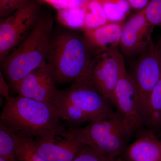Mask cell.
I'll use <instances>...</instances> for the list:
<instances>
[{
  "label": "cell",
  "mask_w": 161,
  "mask_h": 161,
  "mask_svg": "<svg viewBox=\"0 0 161 161\" xmlns=\"http://www.w3.org/2000/svg\"><path fill=\"white\" fill-rule=\"evenodd\" d=\"M81 5L85 15L83 30L96 28L109 23L98 0H84Z\"/></svg>",
  "instance_id": "2e32d148"
},
{
  "label": "cell",
  "mask_w": 161,
  "mask_h": 161,
  "mask_svg": "<svg viewBox=\"0 0 161 161\" xmlns=\"http://www.w3.org/2000/svg\"><path fill=\"white\" fill-rule=\"evenodd\" d=\"M53 28L51 16L40 14L26 37L1 63L2 72L14 91L26 76L46 64Z\"/></svg>",
  "instance_id": "7a4b0ae2"
},
{
  "label": "cell",
  "mask_w": 161,
  "mask_h": 161,
  "mask_svg": "<svg viewBox=\"0 0 161 161\" xmlns=\"http://www.w3.org/2000/svg\"><path fill=\"white\" fill-rule=\"evenodd\" d=\"M68 131L86 146L111 159L124 153L133 136L118 111L109 118L93 122L83 128H69Z\"/></svg>",
  "instance_id": "5b68a950"
},
{
  "label": "cell",
  "mask_w": 161,
  "mask_h": 161,
  "mask_svg": "<svg viewBox=\"0 0 161 161\" xmlns=\"http://www.w3.org/2000/svg\"><path fill=\"white\" fill-rule=\"evenodd\" d=\"M130 76L136 89V105L142 125L150 95L161 78V61L157 44L153 42L138 56Z\"/></svg>",
  "instance_id": "8992f818"
},
{
  "label": "cell",
  "mask_w": 161,
  "mask_h": 161,
  "mask_svg": "<svg viewBox=\"0 0 161 161\" xmlns=\"http://www.w3.org/2000/svg\"><path fill=\"white\" fill-rule=\"evenodd\" d=\"M112 161H124L123 160H122L121 159H120L116 158L112 160Z\"/></svg>",
  "instance_id": "83f0119b"
},
{
  "label": "cell",
  "mask_w": 161,
  "mask_h": 161,
  "mask_svg": "<svg viewBox=\"0 0 161 161\" xmlns=\"http://www.w3.org/2000/svg\"><path fill=\"white\" fill-rule=\"evenodd\" d=\"M145 14L149 23L161 28V0H150L145 8Z\"/></svg>",
  "instance_id": "44dd1931"
},
{
  "label": "cell",
  "mask_w": 161,
  "mask_h": 161,
  "mask_svg": "<svg viewBox=\"0 0 161 161\" xmlns=\"http://www.w3.org/2000/svg\"><path fill=\"white\" fill-rule=\"evenodd\" d=\"M30 0H0V17L5 18L13 13Z\"/></svg>",
  "instance_id": "603a6c76"
},
{
  "label": "cell",
  "mask_w": 161,
  "mask_h": 161,
  "mask_svg": "<svg viewBox=\"0 0 161 161\" xmlns=\"http://www.w3.org/2000/svg\"><path fill=\"white\" fill-rule=\"evenodd\" d=\"M38 3L29 1L0 23L1 64L30 32L40 16Z\"/></svg>",
  "instance_id": "52a82bcc"
},
{
  "label": "cell",
  "mask_w": 161,
  "mask_h": 161,
  "mask_svg": "<svg viewBox=\"0 0 161 161\" xmlns=\"http://www.w3.org/2000/svg\"><path fill=\"white\" fill-rule=\"evenodd\" d=\"M131 8L141 10L145 9L150 0H126Z\"/></svg>",
  "instance_id": "d4e9b609"
},
{
  "label": "cell",
  "mask_w": 161,
  "mask_h": 161,
  "mask_svg": "<svg viewBox=\"0 0 161 161\" xmlns=\"http://www.w3.org/2000/svg\"><path fill=\"white\" fill-rule=\"evenodd\" d=\"M14 135L17 161H46L37 151L34 144V138L14 131Z\"/></svg>",
  "instance_id": "e0dca14e"
},
{
  "label": "cell",
  "mask_w": 161,
  "mask_h": 161,
  "mask_svg": "<svg viewBox=\"0 0 161 161\" xmlns=\"http://www.w3.org/2000/svg\"><path fill=\"white\" fill-rule=\"evenodd\" d=\"M58 17L60 22L69 27L83 28L85 15L81 4L75 7L60 9Z\"/></svg>",
  "instance_id": "d6986e66"
},
{
  "label": "cell",
  "mask_w": 161,
  "mask_h": 161,
  "mask_svg": "<svg viewBox=\"0 0 161 161\" xmlns=\"http://www.w3.org/2000/svg\"><path fill=\"white\" fill-rule=\"evenodd\" d=\"M136 138L125 154L129 161H161V138L143 128L136 134Z\"/></svg>",
  "instance_id": "5bb4252c"
},
{
  "label": "cell",
  "mask_w": 161,
  "mask_h": 161,
  "mask_svg": "<svg viewBox=\"0 0 161 161\" xmlns=\"http://www.w3.org/2000/svg\"><path fill=\"white\" fill-rule=\"evenodd\" d=\"M57 138L33 139L37 151L46 161H73L86 146L69 131L63 139Z\"/></svg>",
  "instance_id": "7c38bea8"
},
{
  "label": "cell",
  "mask_w": 161,
  "mask_h": 161,
  "mask_svg": "<svg viewBox=\"0 0 161 161\" xmlns=\"http://www.w3.org/2000/svg\"><path fill=\"white\" fill-rule=\"evenodd\" d=\"M0 161H17V159L16 160H9L7 159L4 158L2 157H0Z\"/></svg>",
  "instance_id": "4316f807"
},
{
  "label": "cell",
  "mask_w": 161,
  "mask_h": 161,
  "mask_svg": "<svg viewBox=\"0 0 161 161\" xmlns=\"http://www.w3.org/2000/svg\"><path fill=\"white\" fill-rule=\"evenodd\" d=\"M5 77L3 72H0V94L1 96L6 98V101L9 100L12 97L9 94V86L5 80Z\"/></svg>",
  "instance_id": "cb8c5ba5"
},
{
  "label": "cell",
  "mask_w": 161,
  "mask_h": 161,
  "mask_svg": "<svg viewBox=\"0 0 161 161\" xmlns=\"http://www.w3.org/2000/svg\"><path fill=\"white\" fill-rule=\"evenodd\" d=\"M124 56L118 47L95 55L89 75L91 82L101 95L112 103Z\"/></svg>",
  "instance_id": "ba28073f"
},
{
  "label": "cell",
  "mask_w": 161,
  "mask_h": 161,
  "mask_svg": "<svg viewBox=\"0 0 161 161\" xmlns=\"http://www.w3.org/2000/svg\"><path fill=\"white\" fill-rule=\"evenodd\" d=\"M158 46L159 53L161 61V39L159 41L158 43Z\"/></svg>",
  "instance_id": "484cf974"
},
{
  "label": "cell",
  "mask_w": 161,
  "mask_h": 161,
  "mask_svg": "<svg viewBox=\"0 0 161 161\" xmlns=\"http://www.w3.org/2000/svg\"><path fill=\"white\" fill-rule=\"evenodd\" d=\"M136 95L135 84L126 69L124 60L121 65L119 78L114 92L112 104L122 115L133 136L136 135L144 128L138 114Z\"/></svg>",
  "instance_id": "9c48e42d"
},
{
  "label": "cell",
  "mask_w": 161,
  "mask_h": 161,
  "mask_svg": "<svg viewBox=\"0 0 161 161\" xmlns=\"http://www.w3.org/2000/svg\"><path fill=\"white\" fill-rule=\"evenodd\" d=\"M0 157L7 159H17L14 131L1 122H0Z\"/></svg>",
  "instance_id": "ffe728a7"
},
{
  "label": "cell",
  "mask_w": 161,
  "mask_h": 161,
  "mask_svg": "<svg viewBox=\"0 0 161 161\" xmlns=\"http://www.w3.org/2000/svg\"><path fill=\"white\" fill-rule=\"evenodd\" d=\"M51 103L19 96L6 101L0 122L14 132L35 138L64 137L68 130Z\"/></svg>",
  "instance_id": "6da1fadb"
},
{
  "label": "cell",
  "mask_w": 161,
  "mask_h": 161,
  "mask_svg": "<svg viewBox=\"0 0 161 161\" xmlns=\"http://www.w3.org/2000/svg\"><path fill=\"white\" fill-rule=\"evenodd\" d=\"M110 103L88 77L72 83L69 87L58 89L51 103L69 128H77L112 116L115 112Z\"/></svg>",
  "instance_id": "3957f363"
},
{
  "label": "cell",
  "mask_w": 161,
  "mask_h": 161,
  "mask_svg": "<svg viewBox=\"0 0 161 161\" xmlns=\"http://www.w3.org/2000/svg\"><path fill=\"white\" fill-rule=\"evenodd\" d=\"M112 160L92 147L86 145L73 161H112Z\"/></svg>",
  "instance_id": "7402d4cb"
},
{
  "label": "cell",
  "mask_w": 161,
  "mask_h": 161,
  "mask_svg": "<svg viewBox=\"0 0 161 161\" xmlns=\"http://www.w3.org/2000/svg\"><path fill=\"white\" fill-rule=\"evenodd\" d=\"M124 24V22H109L96 28L83 30L84 36L95 55L118 47Z\"/></svg>",
  "instance_id": "4fadbf2b"
},
{
  "label": "cell",
  "mask_w": 161,
  "mask_h": 161,
  "mask_svg": "<svg viewBox=\"0 0 161 161\" xmlns=\"http://www.w3.org/2000/svg\"><path fill=\"white\" fill-rule=\"evenodd\" d=\"M155 26L147 21L145 9L140 10L125 23L119 46L123 56L128 58L138 57L152 43Z\"/></svg>",
  "instance_id": "30bf717a"
},
{
  "label": "cell",
  "mask_w": 161,
  "mask_h": 161,
  "mask_svg": "<svg viewBox=\"0 0 161 161\" xmlns=\"http://www.w3.org/2000/svg\"><path fill=\"white\" fill-rule=\"evenodd\" d=\"M56 84L53 71L47 63L22 79L14 92L19 96L51 103L58 90Z\"/></svg>",
  "instance_id": "8fae6325"
},
{
  "label": "cell",
  "mask_w": 161,
  "mask_h": 161,
  "mask_svg": "<svg viewBox=\"0 0 161 161\" xmlns=\"http://www.w3.org/2000/svg\"><path fill=\"white\" fill-rule=\"evenodd\" d=\"M142 125L161 138V78L150 95Z\"/></svg>",
  "instance_id": "9a60e30c"
},
{
  "label": "cell",
  "mask_w": 161,
  "mask_h": 161,
  "mask_svg": "<svg viewBox=\"0 0 161 161\" xmlns=\"http://www.w3.org/2000/svg\"><path fill=\"white\" fill-rule=\"evenodd\" d=\"M108 22H123L131 8L126 0H98Z\"/></svg>",
  "instance_id": "ac0fdd59"
},
{
  "label": "cell",
  "mask_w": 161,
  "mask_h": 161,
  "mask_svg": "<svg viewBox=\"0 0 161 161\" xmlns=\"http://www.w3.org/2000/svg\"><path fill=\"white\" fill-rule=\"evenodd\" d=\"M95 55L84 35L63 32L52 38L47 63L57 84L73 83L89 77Z\"/></svg>",
  "instance_id": "277c9868"
}]
</instances>
